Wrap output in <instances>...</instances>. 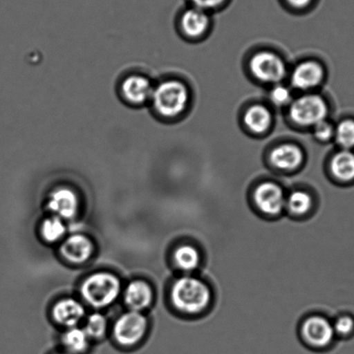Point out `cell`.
Instances as JSON below:
<instances>
[{
	"label": "cell",
	"mask_w": 354,
	"mask_h": 354,
	"mask_svg": "<svg viewBox=\"0 0 354 354\" xmlns=\"http://www.w3.org/2000/svg\"><path fill=\"white\" fill-rule=\"evenodd\" d=\"M171 302L177 310L187 315L201 314L211 304L212 293L208 284L198 277L178 278L171 287Z\"/></svg>",
	"instance_id": "obj_1"
},
{
	"label": "cell",
	"mask_w": 354,
	"mask_h": 354,
	"mask_svg": "<svg viewBox=\"0 0 354 354\" xmlns=\"http://www.w3.org/2000/svg\"><path fill=\"white\" fill-rule=\"evenodd\" d=\"M121 291V283L113 274L99 272L86 278L82 284L81 294L87 304L95 308L111 305Z\"/></svg>",
	"instance_id": "obj_2"
},
{
	"label": "cell",
	"mask_w": 354,
	"mask_h": 354,
	"mask_svg": "<svg viewBox=\"0 0 354 354\" xmlns=\"http://www.w3.org/2000/svg\"><path fill=\"white\" fill-rule=\"evenodd\" d=\"M153 104L156 111L164 117L180 115L187 108L188 91L185 86L178 81H167L153 89Z\"/></svg>",
	"instance_id": "obj_3"
},
{
	"label": "cell",
	"mask_w": 354,
	"mask_h": 354,
	"mask_svg": "<svg viewBox=\"0 0 354 354\" xmlns=\"http://www.w3.org/2000/svg\"><path fill=\"white\" fill-rule=\"evenodd\" d=\"M293 122L301 126H315L324 121L328 106L324 100L316 95H308L295 100L290 106Z\"/></svg>",
	"instance_id": "obj_4"
},
{
	"label": "cell",
	"mask_w": 354,
	"mask_h": 354,
	"mask_svg": "<svg viewBox=\"0 0 354 354\" xmlns=\"http://www.w3.org/2000/svg\"><path fill=\"white\" fill-rule=\"evenodd\" d=\"M147 321L140 312L130 311L117 319L113 326V336L120 345L132 346L145 335Z\"/></svg>",
	"instance_id": "obj_5"
},
{
	"label": "cell",
	"mask_w": 354,
	"mask_h": 354,
	"mask_svg": "<svg viewBox=\"0 0 354 354\" xmlns=\"http://www.w3.org/2000/svg\"><path fill=\"white\" fill-rule=\"evenodd\" d=\"M301 335L309 346L316 349H324L331 346L336 337L333 322L319 315L306 319L301 326Z\"/></svg>",
	"instance_id": "obj_6"
},
{
	"label": "cell",
	"mask_w": 354,
	"mask_h": 354,
	"mask_svg": "<svg viewBox=\"0 0 354 354\" xmlns=\"http://www.w3.org/2000/svg\"><path fill=\"white\" fill-rule=\"evenodd\" d=\"M254 201L263 214L280 216L285 209L286 196L279 185L271 182H264L256 189Z\"/></svg>",
	"instance_id": "obj_7"
},
{
	"label": "cell",
	"mask_w": 354,
	"mask_h": 354,
	"mask_svg": "<svg viewBox=\"0 0 354 354\" xmlns=\"http://www.w3.org/2000/svg\"><path fill=\"white\" fill-rule=\"evenodd\" d=\"M252 74L264 82H278L283 80L286 68L279 57L270 53H260L250 61Z\"/></svg>",
	"instance_id": "obj_8"
},
{
	"label": "cell",
	"mask_w": 354,
	"mask_h": 354,
	"mask_svg": "<svg viewBox=\"0 0 354 354\" xmlns=\"http://www.w3.org/2000/svg\"><path fill=\"white\" fill-rule=\"evenodd\" d=\"M79 201L77 194L71 188L61 187L50 192L48 209L57 218L71 219L77 215Z\"/></svg>",
	"instance_id": "obj_9"
},
{
	"label": "cell",
	"mask_w": 354,
	"mask_h": 354,
	"mask_svg": "<svg viewBox=\"0 0 354 354\" xmlns=\"http://www.w3.org/2000/svg\"><path fill=\"white\" fill-rule=\"evenodd\" d=\"M121 88L127 102L135 105L143 104L149 101L153 91L149 79L140 75H132L125 78Z\"/></svg>",
	"instance_id": "obj_10"
},
{
	"label": "cell",
	"mask_w": 354,
	"mask_h": 354,
	"mask_svg": "<svg viewBox=\"0 0 354 354\" xmlns=\"http://www.w3.org/2000/svg\"><path fill=\"white\" fill-rule=\"evenodd\" d=\"M93 243L84 235H72L65 240L61 246V254L71 263L81 264L91 259L93 253Z\"/></svg>",
	"instance_id": "obj_11"
},
{
	"label": "cell",
	"mask_w": 354,
	"mask_h": 354,
	"mask_svg": "<svg viewBox=\"0 0 354 354\" xmlns=\"http://www.w3.org/2000/svg\"><path fill=\"white\" fill-rule=\"evenodd\" d=\"M53 315L58 324L75 328L84 317L85 310L80 302L75 299L66 298L54 306Z\"/></svg>",
	"instance_id": "obj_12"
},
{
	"label": "cell",
	"mask_w": 354,
	"mask_h": 354,
	"mask_svg": "<svg viewBox=\"0 0 354 354\" xmlns=\"http://www.w3.org/2000/svg\"><path fill=\"white\" fill-rule=\"evenodd\" d=\"M323 70L314 62H305L298 65L292 75V84L301 91L316 87L322 82Z\"/></svg>",
	"instance_id": "obj_13"
},
{
	"label": "cell",
	"mask_w": 354,
	"mask_h": 354,
	"mask_svg": "<svg viewBox=\"0 0 354 354\" xmlns=\"http://www.w3.org/2000/svg\"><path fill=\"white\" fill-rule=\"evenodd\" d=\"M153 290L142 281H135L127 287L124 301L131 311L140 312L149 307L153 301Z\"/></svg>",
	"instance_id": "obj_14"
},
{
	"label": "cell",
	"mask_w": 354,
	"mask_h": 354,
	"mask_svg": "<svg viewBox=\"0 0 354 354\" xmlns=\"http://www.w3.org/2000/svg\"><path fill=\"white\" fill-rule=\"evenodd\" d=\"M333 178L343 184L354 183V150L340 149L331 161Z\"/></svg>",
	"instance_id": "obj_15"
},
{
	"label": "cell",
	"mask_w": 354,
	"mask_h": 354,
	"mask_svg": "<svg viewBox=\"0 0 354 354\" xmlns=\"http://www.w3.org/2000/svg\"><path fill=\"white\" fill-rule=\"evenodd\" d=\"M302 158L301 151L298 147L285 144L272 151L270 161L278 169L292 171L300 166Z\"/></svg>",
	"instance_id": "obj_16"
},
{
	"label": "cell",
	"mask_w": 354,
	"mask_h": 354,
	"mask_svg": "<svg viewBox=\"0 0 354 354\" xmlns=\"http://www.w3.org/2000/svg\"><path fill=\"white\" fill-rule=\"evenodd\" d=\"M175 266L184 272L191 273L198 270L202 263L201 252L195 246L183 245L174 253Z\"/></svg>",
	"instance_id": "obj_17"
},
{
	"label": "cell",
	"mask_w": 354,
	"mask_h": 354,
	"mask_svg": "<svg viewBox=\"0 0 354 354\" xmlns=\"http://www.w3.org/2000/svg\"><path fill=\"white\" fill-rule=\"evenodd\" d=\"M208 16L201 9L188 10L182 16V29L188 36L198 37L202 35L208 28Z\"/></svg>",
	"instance_id": "obj_18"
},
{
	"label": "cell",
	"mask_w": 354,
	"mask_h": 354,
	"mask_svg": "<svg viewBox=\"0 0 354 354\" xmlns=\"http://www.w3.org/2000/svg\"><path fill=\"white\" fill-rule=\"evenodd\" d=\"M271 115L266 106L256 105L247 110L245 122L247 127L255 133L266 132L271 124Z\"/></svg>",
	"instance_id": "obj_19"
},
{
	"label": "cell",
	"mask_w": 354,
	"mask_h": 354,
	"mask_svg": "<svg viewBox=\"0 0 354 354\" xmlns=\"http://www.w3.org/2000/svg\"><path fill=\"white\" fill-rule=\"evenodd\" d=\"M313 208L311 195L304 191H295L286 197L285 209L290 214L297 216L308 214Z\"/></svg>",
	"instance_id": "obj_20"
},
{
	"label": "cell",
	"mask_w": 354,
	"mask_h": 354,
	"mask_svg": "<svg viewBox=\"0 0 354 354\" xmlns=\"http://www.w3.org/2000/svg\"><path fill=\"white\" fill-rule=\"evenodd\" d=\"M63 344L71 354H80L88 349L89 337L84 331L75 326L71 328L63 335Z\"/></svg>",
	"instance_id": "obj_21"
},
{
	"label": "cell",
	"mask_w": 354,
	"mask_h": 354,
	"mask_svg": "<svg viewBox=\"0 0 354 354\" xmlns=\"http://www.w3.org/2000/svg\"><path fill=\"white\" fill-rule=\"evenodd\" d=\"M333 138L340 149L354 150V118L342 120L335 128Z\"/></svg>",
	"instance_id": "obj_22"
},
{
	"label": "cell",
	"mask_w": 354,
	"mask_h": 354,
	"mask_svg": "<svg viewBox=\"0 0 354 354\" xmlns=\"http://www.w3.org/2000/svg\"><path fill=\"white\" fill-rule=\"evenodd\" d=\"M66 232V228L62 219L57 216H51L50 218L44 220L42 226H41V234L43 239L49 243L57 242L64 236Z\"/></svg>",
	"instance_id": "obj_23"
},
{
	"label": "cell",
	"mask_w": 354,
	"mask_h": 354,
	"mask_svg": "<svg viewBox=\"0 0 354 354\" xmlns=\"http://www.w3.org/2000/svg\"><path fill=\"white\" fill-rule=\"evenodd\" d=\"M106 319L101 314L95 313L89 315L86 321L84 331L89 339H101L105 335L106 331Z\"/></svg>",
	"instance_id": "obj_24"
},
{
	"label": "cell",
	"mask_w": 354,
	"mask_h": 354,
	"mask_svg": "<svg viewBox=\"0 0 354 354\" xmlns=\"http://www.w3.org/2000/svg\"><path fill=\"white\" fill-rule=\"evenodd\" d=\"M335 335L342 339H350L354 336V316L342 314L333 322Z\"/></svg>",
	"instance_id": "obj_25"
},
{
	"label": "cell",
	"mask_w": 354,
	"mask_h": 354,
	"mask_svg": "<svg viewBox=\"0 0 354 354\" xmlns=\"http://www.w3.org/2000/svg\"><path fill=\"white\" fill-rule=\"evenodd\" d=\"M315 135L319 140L326 142L335 136V128L331 123L324 120L315 125Z\"/></svg>",
	"instance_id": "obj_26"
},
{
	"label": "cell",
	"mask_w": 354,
	"mask_h": 354,
	"mask_svg": "<svg viewBox=\"0 0 354 354\" xmlns=\"http://www.w3.org/2000/svg\"><path fill=\"white\" fill-rule=\"evenodd\" d=\"M270 98L274 104L285 105L290 102L291 99L290 91L283 86H277L270 93Z\"/></svg>",
	"instance_id": "obj_27"
},
{
	"label": "cell",
	"mask_w": 354,
	"mask_h": 354,
	"mask_svg": "<svg viewBox=\"0 0 354 354\" xmlns=\"http://www.w3.org/2000/svg\"><path fill=\"white\" fill-rule=\"evenodd\" d=\"M199 9L214 8L221 5L223 0H192Z\"/></svg>",
	"instance_id": "obj_28"
},
{
	"label": "cell",
	"mask_w": 354,
	"mask_h": 354,
	"mask_svg": "<svg viewBox=\"0 0 354 354\" xmlns=\"http://www.w3.org/2000/svg\"><path fill=\"white\" fill-rule=\"evenodd\" d=\"M287 1L295 8H304L311 2V0H287Z\"/></svg>",
	"instance_id": "obj_29"
},
{
	"label": "cell",
	"mask_w": 354,
	"mask_h": 354,
	"mask_svg": "<svg viewBox=\"0 0 354 354\" xmlns=\"http://www.w3.org/2000/svg\"><path fill=\"white\" fill-rule=\"evenodd\" d=\"M58 354H71V353H58Z\"/></svg>",
	"instance_id": "obj_30"
}]
</instances>
